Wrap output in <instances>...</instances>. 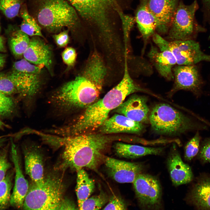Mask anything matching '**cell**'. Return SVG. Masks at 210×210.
Instances as JSON below:
<instances>
[{"instance_id": "6da1fadb", "label": "cell", "mask_w": 210, "mask_h": 210, "mask_svg": "<svg viewBox=\"0 0 210 210\" xmlns=\"http://www.w3.org/2000/svg\"><path fill=\"white\" fill-rule=\"evenodd\" d=\"M106 72L100 55L91 53L81 72L57 89L51 96V102L58 107L67 111L86 108L98 100Z\"/></svg>"}, {"instance_id": "7a4b0ae2", "label": "cell", "mask_w": 210, "mask_h": 210, "mask_svg": "<svg viewBox=\"0 0 210 210\" xmlns=\"http://www.w3.org/2000/svg\"><path fill=\"white\" fill-rule=\"evenodd\" d=\"M75 9L85 33L113 41L121 30L119 12L131 7L132 0H66Z\"/></svg>"}, {"instance_id": "3957f363", "label": "cell", "mask_w": 210, "mask_h": 210, "mask_svg": "<svg viewBox=\"0 0 210 210\" xmlns=\"http://www.w3.org/2000/svg\"><path fill=\"white\" fill-rule=\"evenodd\" d=\"M128 67L125 61L124 75L120 82L102 98L87 107L74 123L62 127L64 135H78L99 128L107 119L110 112L119 106L128 96L137 92L150 93L134 80Z\"/></svg>"}, {"instance_id": "277c9868", "label": "cell", "mask_w": 210, "mask_h": 210, "mask_svg": "<svg viewBox=\"0 0 210 210\" xmlns=\"http://www.w3.org/2000/svg\"><path fill=\"white\" fill-rule=\"evenodd\" d=\"M58 138L57 142L64 148L62 156L64 166L77 171L83 167L97 169L104 161V152L112 140L99 133Z\"/></svg>"}, {"instance_id": "5b68a950", "label": "cell", "mask_w": 210, "mask_h": 210, "mask_svg": "<svg viewBox=\"0 0 210 210\" xmlns=\"http://www.w3.org/2000/svg\"><path fill=\"white\" fill-rule=\"evenodd\" d=\"M32 15L42 28L58 33L66 28L74 33H85L74 8L66 0H30Z\"/></svg>"}, {"instance_id": "8992f818", "label": "cell", "mask_w": 210, "mask_h": 210, "mask_svg": "<svg viewBox=\"0 0 210 210\" xmlns=\"http://www.w3.org/2000/svg\"><path fill=\"white\" fill-rule=\"evenodd\" d=\"M149 120L152 130L159 134L176 136L190 130L205 128L165 103L154 106L150 112Z\"/></svg>"}, {"instance_id": "52a82bcc", "label": "cell", "mask_w": 210, "mask_h": 210, "mask_svg": "<svg viewBox=\"0 0 210 210\" xmlns=\"http://www.w3.org/2000/svg\"><path fill=\"white\" fill-rule=\"evenodd\" d=\"M63 183L60 177L50 175L39 184L29 186L22 208L26 210L60 209L64 199Z\"/></svg>"}, {"instance_id": "ba28073f", "label": "cell", "mask_w": 210, "mask_h": 210, "mask_svg": "<svg viewBox=\"0 0 210 210\" xmlns=\"http://www.w3.org/2000/svg\"><path fill=\"white\" fill-rule=\"evenodd\" d=\"M198 8L196 0L189 5L180 1L165 38L170 41L190 40L198 33L204 31L195 19V13Z\"/></svg>"}, {"instance_id": "9c48e42d", "label": "cell", "mask_w": 210, "mask_h": 210, "mask_svg": "<svg viewBox=\"0 0 210 210\" xmlns=\"http://www.w3.org/2000/svg\"><path fill=\"white\" fill-rule=\"evenodd\" d=\"M41 67L24 58L14 62L8 75L15 84L18 93L31 98L38 92L42 83Z\"/></svg>"}, {"instance_id": "30bf717a", "label": "cell", "mask_w": 210, "mask_h": 210, "mask_svg": "<svg viewBox=\"0 0 210 210\" xmlns=\"http://www.w3.org/2000/svg\"><path fill=\"white\" fill-rule=\"evenodd\" d=\"M133 183L136 197L142 209L159 210L162 208L161 187L156 177L142 173L136 176Z\"/></svg>"}, {"instance_id": "8fae6325", "label": "cell", "mask_w": 210, "mask_h": 210, "mask_svg": "<svg viewBox=\"0 0 210 210\" xmlns=\"http://www.w3.org/2000/svg\"><path fill=\"white\" fill-rule=\"evenodd\" d=\"M169 41L170 49L178 65H194L202 61L210 62V55L204 53L199 43L192 39Z\"/></svg>"}, {"instance_id": "7c38bea8", "label": "cell", "mask_w": 210, "mask_h": 210, "mask_svg": "<svg viewBox=\"0 0 210 210\" xmlns=\"http://www.w3.org/2000/svg\"><path fill=\"white\" fill-rule=\"evenodd\" d=\"M174 83L169 96L181 90L190 91L198 94L202 82L198 69L194 65L175 66L173 68Z\"/></svg>"}, {"instance_id": "4fadbf2b", "label": "cell", "mask_w": 210, "mask_h": 210, "mask_svg": "<svg viewBox=\"0 0 210 210\" xmlns=\"http://www.w3.org/2000/svg\"><path fill=\"white\" fill-rule=\"evenodd\" d=\"M110 176L120 183H133L136 176L142 173L144 166L142 163L132 162L109 157L104 161Z\"/></svg>"}, {"instance_id": "5bb4252c", "label": "cell", "mask_w": 210, "mask_h": 210, "mask_svg": "<svg viewBox=\"0 0 210 210\" xmlns=\"http://www.w3.org/2000/svg\"><path fill=\"white\" fill-rule=\"evenodd\" d=\"M41 38L32 37L23 56L24 59L32 64L45 67L52 75L53 60L52 49Z\"/></svg>"}, {"instance_id": "9a60e30c", "label": "cell", "mask_w": 210, "mask_h": 210, "mask_svg": "<svg viewBox=\"0 0 210 210\" xmlns=\"http://www.w3.org/2000/svg\"><path fill=\"white\" fill-rule=\"evenodd\" d=\"M180 0H148V6L157 22L156 31L161 35L167 34Z\"/></svg>"}, {"instance_id": "2e32d148", "label": "cell", "mask_w": 210, "mask_h": 210, "mask_svg": "<svg viewBox=\"0 0 210 210\" xmlns=\"http://www.w3.org/2000/svg\"><path fill=\"white\" fill-rule=\"evenodd\" d=\"M145 96L134 94L122 102L113 112L123 115L134 121L142 123H149L150 110Z\"/></svg>"}, {"instance_id": "e0dca14e", "label": "cell", "mask_w": 210, "mask_h": 210, "mask_svg": "<svg viewBox=\"0 0 210 210\" xmlns=\"http://www.w3.org/2000/svg\"><path fill=\"white\" fill-rule=\"evenodd\" d=\"M148 56L161 76L168 80L174 79L173 68L177 64L176 61L170 49L169 43L159 51L151 44Z\"/></svg>"}, {"instance_id": "ac0fdd59", "label": "cell", "mask_w": 210, "mask_h": 210, "mask_svg": "<svg viewBox=\"0 0 210 210\" xmlns=\"http://www.w3.org/2000/svg\"><path fill=\"white\" fill-rule=\"evenodd\" d=\"M99 128V132L105 134L119 133L140 134L145 129L143 123L119 114L107 118Z\"/></svg>"}, {"instance_id": "d6986e66", "label": "cell", "mask_w": 210, "mask_h": 210, "mask_svg": "<svg viewBox=\"0 0 210 210\" xmlns=\"http://www.w3.org/2000/svg\"><path fill=\"white\" fill-rule=\"evenodd\" d=\"M11 153L15 171L14 186L11 193L10 205L17 209L22 208L29 186L22 170L16 146L12 141Z\"/></svg>"}, {"instance_id": "ffe728a7", "label": "cell", "mask_w": 210, "mask_h": 210, "mask_svg": "<svg viewBox=\"0 0 210 210\" xmlns=\"http://www.w3.org/2000/svg\"><path fill=\"white\" fill-rule=\"evenodd\" d=\"M167 164L172 182L174 186L188 183L192 181L193 176L191 169L183 161L175 146L169 154Z\"/></svg>"}, {"instance_id": "44dd1931", "label": "cell", "mask_w": 210, "mask_h": 210, "mask_svg": "<svg viewBox=\"0 0 210 210\" xmlns=\"http://www.w3.org/2000/svg\"><path fill=\"white\" fill-rule=\"evenodd\" d=\"M186 199L197 209L210 210V175L202 174L198 177Z\"/></svg>"}, {"instance_id": "7402d4cb", "label": "cell", "mask_w": 210, "mask_h": 210, "mask_svg": "<svg viewBox=\"0 0 210 210\" xmlns=\"http://www.w3.org/2000/svg\"><path fill=\"white\" fill-rule=\"evenodd\" d=\"M148 1V0H139L134 17L135 22L144 41L143 52L145 50L148 40L155 33L157 27L156 20L149 9Z\"/></svg>"}, {"instance_id": "603a6c76", "label": "cell", "mask_w": 210, "mask_h": 210, "mask_svg": "<svg viewBox=\"0 0 210 210\" xmlns=\"http://www.w3.org/2000/svg\"><path fill=\"white\" fill-rule=\"evenodd\" d=\"M24 166L26 174L34 183L39 184L44 179L43 158L39 150L31 146L24 151Z\"/></svg>"}, {"instance_id": "cb8c5ba5", "label": "cell", "mask_w": 210, "mask_h": 210, "mask_svg": "<svg viewBox=\"0 0 210 210\" xmlns=\"http://www.w3.org/2000/svg\"><path fill=\"white\" fill-rule=\"evenodd\" d=\"M113 148L118 156L132 159L149 155H160L163 151V148L146 147L120 142L115 143Z\"/></svg>"}, {"instance_id": "d4e9b609", "label": "cell", "mask_w": 210, "mask_h": 210, "mask_svg": "<svg viewBox=\"0 0 210 210\" xmlns=\"http://www.w3.org/2000/svg\"><path fill=\"white\" fill-rule=\"evenodd\" d=\"M94 182L83 169L77 171L76 192L78 207L94 191Z\"/></svg>"}, {"instance_id": "484cf974", "label": "cell", "mask_w": 210, "mask_h": 210, "mask_svg": "<svg viewBox=\"0 0 210 210\" xmlns=\"http://www.w3.org/2000/svg\"><path fill=\"white\" fill-rule=\"evenodd\" d=\"M10 34L9 43L11 51L16 57L23 56L28 47L30 41L29 36L20 29L9 27Z\"/></svg>"}, {"instance_id": "4316f807", "label": "cell", "mask_w": 210, "mask_h": 210, "mask_svg": "<svg viewBox=\"0 0 210 210\" xmlns=\"http://www.w3.org/2000/svg\"><path fill=\"white\" fill-rule=\"evenodd\" d=\"M19 13L22 19L20 30L29 36H38L44 38L41 28L28 12L26 4L22 5Z\"/></svg>"}, {"instance_id": "83f0119b", "label": "cell", "mask_w": 210, "mask_h": 210, "mask_svg": "<svg viewBox=\"0 0 210 210\" xmlns=\"http://www.w3.org/2000/svg\"><path fill=\"white\" fill-rule=\"evenodd\" d=\"M13 173L8 171L4 178L0 182V210L6 209L10 205Z\"/></svg>"}, {"instance_id": "f1b7e54d", "label": "cell", "mask_w": 210, "mask_h": 210, "mask_svg": "<svg viewBox=\"0 0 210 210\" xmlns=\"http://www.w3.org/2000/svg\"><path fill=\"white\" fill-rule=\"evenodd\" d=\"M24 0H0V10L8 19L18 16Z\"/></svg>"}, {"instance_id": "f546056e", "label": "cell", "mask_w": 210, "mask_h": 210, "mask_svg": "<svg viewBox=\"0 0 210 210\" xmlns=\"http://www.w3.org/2000/svg\"><path fill=\"white\" fill-rule=\"evenodd\" d=\"M108 200L107 195L101 191L97 195L88 198L78 207L80 210H99Z\"/></svg>"}, {"instance_id": "4dcf8cb0", "label": "cell", "mask_w": 210, "mask_h": 210, "mask_svg": "<svg viewBox=\"0 0 210 210\" xmlns=\"http://www.w3.org/2000/svg\"><path fill=\"white\" fill-rule=\"evenodd\" d=\"M121 22V30L123 36L125 47L129 41L130 32L136 22L134 17L125 13V12H119Z\"/></svg>"}, {"instance_id": "1f68e13d", "label": "cell", "mask_w": 210, "mask_h": 210, "mask_svg": "<svg viewBox=\"0 0 210 210\" xmlns=\"http://www.w3.org/2000/svg\"><path fill=\"white\" fill-rule=\"evenodd\" d=\"M200 137L198 132L186 144L185 148L184 157L188 161L192 159L198 153Z\"/></svg>"}, {"instance_id": "d6a6232c", "label": "cell", "mask_w": 210, "mask_h": 210, "mask_svg": "<svg viewBox=\"0 0 210 210\" xmlns=\"http://www.w3.org/2000/svg\"><path fill=\"white\" fill-rule=\"evenodd\" d=\"M0 92L6 95L18 93L15 85L8 74L0 73Z\"/></svg>"}, {"instance_id": "836d02e7", "label": "cell", "mask_w": 210, "mask_h": 210, "mask_svg": "<svg viewBox=\"0 0 210 210\" xmlns=\"http://www.w3.org/2000/svg\"><path fill=\"white\" fill-rule=\"evenodd\" d=\"M15 108L12 99L0 92V114L1 116H7L11 114Z\"/></svg>"}, {"instance_id": "e575fe53", "label": "cell", "mask_w": 210, "mask_h": 210, "mask_svg": "<svg viewBox=\"0 0 210 210\" xmlns=\"http://www.w3.org/2000/svg\"><path fill=\"white\" fill-rule=\"evenodd\" d=\"M62 57L64 63L68 67H70L75 64L77 57V53L74 48L68 47L62 52Z\"/></svg>"}, {"instance_id": "d590c367", "label": "cell", "mask_w": 210, "mask_h": 210, "mask_svg": "<svg viewBox=\"0 0 210 210\" xmlns=\"http://www.w3.org/2000/svg\"><path fill=\"white\" fill-rule=\"evenodd\" d=\"M198 158L203 163L210 162V139L204 140L198 152Z\"/></svg>"}, {"instance_id": "8d00e7d4", "label": "cell", "mask_w": 210, "mask_h": 210, "mask_svg": "<svg viewBox=\"0 0 210 210\" xmlns=\"http://www.w3.org/2000/svg\"><path fill=\"white\" fill-rule=\"evenodd\" d=\"M11 167L6 153L5 150L0 151V182L4 178Z\"/></svg>"}, {"instance_id": "74e56055", "label": "cell", "mask_w": 210, "mask_h": 210, "mask_svg": "<svg viewBox=\"0 0 210 210\" xmlns=\"http://www.w3.org/2000/svg\"><path fill=\"white\" fill-rule=\"evenodd\" d=\"M69 29H66L52 35V37L58 47H64L68 44L69 41Z\"/></svg>"}, {"instance_id": "f35d334b", "label": "cell", "mask_w": 210, "mask_h": 210, "mask_svg": "<svg viewBox=\"0 0 210 210\" xmlns=\"http://www.w3.org/2000/svg\"><path fill=\"white\" fill-rule=\"evenodd\" d=\"M127 206L124 201L118 197L113 196L111 197L104 210H125Z\"/></svg>"}, {"instance_id": "ab89813d", "label": "cell", "mask_w": 210, "mask_h": 210, "mask_svg": "<svg viewBox=\"0 0 210 210\" xmlns=\"http://www.w3.org/2000/svg\"><path fill=\"white\" fill-rule=\"evenodd\" d=\"M77 209L74 204L68 199H64L61 204L60 209Z\"/></svg>"}, {"instance_id": "60d3db41", "label": "cell", "mask_w": 210, "mask_h": 210, "mask_svg": "<svg viewBox=\"0 0 210 210\" xmlns=\"http://www.w3.org/2000/svg\"><path fill=\"white\" fill-rule=\"evenodd\" d=\"M4 42V38L0 36V52H6Z\"/></svg>"}, {"instance_id": "b9f144b4", "label": "cell", "mask_w": 210, "mask_h": 210, "mask_svg": "<svg viewBox=\"0 0 210 210\" xmlns=\"http://www.w3.org/2000/svg\"><path fill=\"white\" fill-rule=\"evenodd\" d=\"M6 59V56L4 54L0 53V69L4 65Z\"/></svg>"}, {"instance_id": "7bdbcfd3", "label": "cell", "mask_w": 210, "mask_h": 210, "mask_svg": "<svg viewBox=\"0 0 210 210\" xmlns=\"http://www.w3.org/2000/svg\"><path fill=\"white\" fill-rule=\"evenodd\" d=\"M1 116L0 114V129H2L4 127H8V126L2 121Z\"/></svg>"}, {"instance_id": "ee69618b", "label": "cell", "mask_w": 210, "mask_h": 210, "mask_svg": "<svg viewBox=\"0 0 210 210\" xmlns=\"http://www.w3.org/2000/svg\"><path fill=\"white\" fill-rule=\"evenodd\" d=\"M206 4L210 6V0H203Z\"/></svg>"}, {"instance_id": "f6af8a7d", "label": "cell", "mask_w": 210, "mask_h": 210, "mask_svg": "<svg viewBox=\"0 0 210 210\" xmlns=\"http://www.w3.org/2000/svg\"><path fill=\"white\" fill-rule=\"evenodd\" d=\"M3 140L2 138L0 137V144H1V143L3 142Z\"/></svg>"}, {"instance_id": "bcb514c9", "label": "cell", "mask_w": 210, "mask_h": 210, "mask_svg": "<svg viewBox=\"0 0 210 210\" xmlns=\"http://www.w3.org/2000/svg\"><path fill=\"white\" fill-rule=\"evenodd\" d=\"M1 30V27L0 23V32Z\"/></svg>"}, {"instance_id": "7dc6e473", "label": "cell", "mask_w": 210, "mask_h": 210, "mask_svg": "<svg viewBox=\"0 0 210 210\" xmlns=\"http://www.w3.org/2000/svg\"><path fill=\"white\" fill-rule=\"evenodd\" d=\"M209 39L210 38V35H209Z\"/></svg>"}, {"instance_id": "c3c4849f", "label": "cell", "mask_w": 210, "mask_h": 210, "mask_svg": "<svg viewBox=\"0 0 210 210\" xmlns=\"http://www.w3.org/2000/svg\"><path fill=\"white\" fill-rule=\"evenodd\" d=\"M0 145H1V144H0Z\"/></svg>"}]
</instances>
